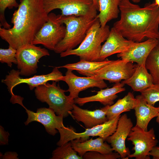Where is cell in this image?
Returning a JSON list of instances; mask_svg holds the SVG:
<instances>
[{
	"label": "cell",
	"mask_w": 159,
	"mask_h": 159,
	"mask_svg": "<svg viewBox=\"0 0 159 159\" xmlns=\"http://www.w3.org/2000/svg\"><path fill=\"white\" fill-rule=\"evenodd\" d=\"M119 8L120 18L113 27L123 37L137 42L159 39V6L155 2L140 7L130 0H121Z\"/></svg>",
	"instance_id": "6da1fadb"
},
{
	"label": "cell",
	"mask_w": 159,
	"mask_h": 159,
	"mask_svg": "<svg viewBox=\"0 0 159 159\" xmlns=\"http://www.w3.org/2000/svg\"><path fill=\"white\" fill-rule=\"evenodd\" d=\"M13 13L12 27H0V36L9 45L17 49L31 43L36 35L48 19L42 0H20Z\"/></svg>",
	"instance_id": "7a4b0ae2"
},
{
	"label": "cell",
	"mask_w": 159,
	"mask_h": 159,
	"mask_svg": "<svg viewBox=\"0 0 159 159\" xmlns=\"http://www.w3.org/2000/svg\"><path fill=\"white\" fill-rule=\"evenodd\" d=\"M97 10L95 9L87 14L81 16L59 15L61 22L66 26L65 36L56 46L54 51L60 54L74 49L85 39L90 27L97 18Z\"/></svg>",
	"instance_id": "3957f363"
},
{
	"label": "cell",
	"mask_w": 159,
	"mask_h": 159,
	"mask_svg": "<svg viewBox=\"0 0 159 159\" xmlns=\"http://www.w3.org/2000/svg\"><path fill=\"white\" fill-rule=\"evenodd\" d=\"M110 30V27L107 25L102 27L97 18L88 29L79 46L77 48L62 52L60 54V57L74 55L79 57L80 60L98 61L101 44L106 40Z\"/></svg>",
	"instance_id": "277c9868"
},
{
	"label": "cell",
	"mask_w": 159,
	"mask_h": 159,
	"mask_svg": "<svg viewBox=\"0 0 159 159\" xmlns=\"http://www.w3.org/2000/svg\"><path fill=\"white\" fill-rule=\"evenodd\" d=\"M57 82L53 81L52 84L47 82L37 87L34 90L35 95L39 101L46 103L56 115L65 118L70 115L74 99L66 95V90L61 88Z\"/></svg>",
	"instance_id": "5b68a950"
},
{
	"label": "cell",
	"mask_w": 159,
	"mask_h": 159,
	"mask_svg": "<svg viewBox=\"0 0 159 159\" xmlns=\"http://www.w3.org/2000/svg\"><path fill=\"white\" fill-rule=\"evenodd\" d=\"M58 69L57 67H55L49 74L35 75L29 78L21 77L20 76L19 70L13 69L9 72L5 79L1 80V82L7 86L8 91L11 96L10 102H13L19 97V96L14 95L13 92L14 88L17 85L25 83L29 86L30 90H32L37 87L44 84L49 81L57 82L63 81L64 76Z\"/></svg>",
	"instance_id": "8992f818"
},
{
	"label": "cell",
	"mask_w": 159,
	"mask_h": 159,
	"mask_svg": "<svg viewBox=\"0 0 159 159\" xmlns=\"http://www.w3.org/2000/svg\"><path fill=\"white\" fill-rule=\"evenodd\" d=\"M66 26L60 21L59 15L53 13L48 14V19L36 35L32 44H41L54 51L64 38Z\"/></svg>",
	"instance_id": "52a82bcc"
},
{
	"label": "cell",
	"mask_w": 159,
	"mask_h": 159,
	"mask_svg": "<svg viewBox=\"0 0 159 159\" xmlns=\"http://www.w3.org/2000/svg\"><path fill=\"white\" fill-rule=\"evenodd\" d=\"M120 115L114 119L108 120L104 123L89 128L81 133H77L72 127H65L58 130L60 135V138L57 144L61 146L63 144L78 138H80L82 141H85L90 136H98L102 138L106 141L107 139L116 130Z\"/></svg>",
	"instance_id": "ba28073f"
},
{
	"label": "cell",
	"mask_w": 159,
	"mask_h": 159,
	"mask_svg": "<svg viewBox=\"0 0 159 159\" xmlns=\"http://www.w3.org/2000/svg\"><path fill=\"white\" fill-rule=\"evenodd\" d=\"M49 55L46 49L32 43L26 44L17 49L16 57L17 67L20 75L27 76L36 73L39 59Z\"/></svg>",
	"instance_id": "9c48e42d"
},
{
	"label": "cell",
	"mask_w": 159,
	"mask_h": 159,
	"mask_svg": "<svg viewBox=\"0 0 159 159\" xmlns=\"http://www.w3.org/2000/svg\"><path fill=\"white\" fill-rule=\"evenodd\" d=\"M127 139L134 145V150L128 158L136 159H150V152L158 143L153 128L146 131L136 125L132 128Z\"/></svg>",
	"instance_id": "30bf717a"
},
{
	"label": "cell",
	"mask_w": 159,
	"mask_h": 159,
	"mask_svg": "<svg viewBox=\"0 0 159 159\" xmlns=\"http://www.w3.org/2000/svg\"><path fill=\"white\" fill-rule=\"evenodd\" d=\"M137 64L122 59L112 60L95 71L92 77L117 83L130 78L134 73Z\"/></svg>",
	"instance_id": "8fae6325"
},
{
	"label": "cell",
	"mask_w": 159,
	"mask_h": 159,
	"mask_svg": "<svg viewBox=\"0 0 159 159\" xmlns=\"http://www.w3.org/2000/svg\"><path fill=\"white\" fill-rule=\"evenodd\" d=\"M42 1L44 8L48 14L52 11L58 9L61 10L62 15L79 16L86 15L96 9L92 0Z\"/></svg>",
	"instance_id": "7c38bea8"
},
{
	"label": "cell",
	"mask_w": 159,
	"mask_h": 159,
	"mask_svg": "<svg viewBox=\"0 0 159 159\" xmlns=\"http://www.w3.org/2000/svg\"><path fill=\"white\" fill-rule=\"evenodd\" d=\"M133 127L131 119L127 114H124L120 117L115 132L106 140L110 144L113 151L118 153L122 159H128L131 154L129 148L126 146L125 140Z\"/></svg>",
	"instance_id": "4fadbf2b"
},
{
	"label": "cell",
	"mask_w": 159,
	"mask_h": 159,
	"mask_svg": "<svg viewBox=\"0 0 159 159\" xmlns=\"http://www.w3.org/2000/svg\"><path fill=\"white\" fill-rule=\"evenodd\" d=\"M28 118L24 123L28 125L31 122L36 121L44 126L46 131L49 134L54 136L57 132V130L65 127L62 115H56L54 111L49 108L42 107L37 109L36 112L29 110L24 106Z\"/></svg>",
	"instance_id": "5bb4252c"
},
{
	"label": "cell",
	"mask_w": 159,
	"mask_h": 159,
	"mask_svg": "<svg viewBox=\"0 0 159 159\" xmlns=\"http://www.w3.org/2000/svg\"><path fill=\"white\" fill-rule=\"evenodd\" d=\"M67 69L63 81L68 86L66 91L69 92V95L74 99L79 97L80 92L89 88L97 87L101 89L107 87L104 80L92 77H79L74 74L72 70Z\"/></svg>",
	"instance_id": "9a60e30c"
},
{
	"label": "cell",
	"mask_w": 159,
	"mask_h": 159,
	"mask_svg": "<svg viewBox=\"0 0 159 159\" xmlns=\"http://www.w3.org/2000/svg\"><path fill=\"white\" fill-rule=\"evenodd\" d=\"M158 39H148L140 42H134L126 51L117 54L118 57L128 62H135L145 66L146 59L150 52L157 45Z\"/></svg>",
	"instance_id": "2e32d148"
},
{
	"label": "cell",
	"mask_w": 159,
	"mask_h": 159,
	"mask_svg": "<svg viewBox=\"0 0 159 159\" xmlns=\"http://www.w3.org/2000/svg\"><path fill=\"white\" fill-rule=\"evenodd\" d=\"M134 42L124 37L113 27L102 46L98 61L104 60L112 55L125 52Z\"/></svg>",
	"instance_id": "e0dca14e"
},
{
	"label": "cell",
	"mask_w": 159,
	"mask_h": 159,
	"mask_svg": "<svg viewBox=\"0 0 159 159\" xmlns=\"http://www.w3.org/2000/svg\"><path fill=\"white\" fill-rule=\"evenodd\" d=\"M109 106L90 110L82 109L74 103L70 115L77 122L83 123L86 128H91L108 121L106 114Z\"/></svg>",
	"instance_id": "ac0fdd59"
},
{
	"label": "cell",
	"mask_w": 159,
	"mask_h": 159,
	"mask_svg": "<svg viewBox=\"0 0 159 159\" xmlns=\"http://www.w3.org/2000/svg\"><path fill=\"white\" fill-rule=\"evenodd\" d=\"M124 84L120 82L115 83L112 87L95 91L97 94L93 96L79 97L74 99V103L80 106L85 104L92 102H98L105 106H110L114 103V100L118 96L117 94L125 90Z\"/></svg>",
	"instance_id": "d6986e66"
},
{
	"label": "cell",
	"mask_w": 159,
	"mask_h": 159,
	"mask_svg": "<svg viewBox=\"0 0 159 159\" xmlns=\"http://www.w3.org/2000/svg\"><path fill=\"white\" fill-rule=\"evenodd\" d=\"M135 98L137 102L134 110L136 119V125L147 131L150 121L158 115L159 107L148 104L141 95H138Z\"/></svg>",
	"instance_id": "ffe728a7"
},
{
	"label": "cell",
	"mask_w": 159,
	"mask_h": 159,
	"mask_svg": "<svg viewBox=\"0 0 159 159\" xmlns=\"http://www.w3.org/2000/svg\"><path fill=\"white\" fill-rule=\"evenodd\" d=\"M70 141L73 149L82 157L89 151H97L107 154L112 153L113 151L111 146L100 137L95 139L91 138L84 141L78 138Z\"/></svg>",
	"instance_id": "44dd1931"
},
{
	"label": "cell",
	"mask_w": 159,
	"mask_h": 159,
	"mask_svg": "<svg viewBox=\"0 0 159 159\" xmlns=\"http://www.w3.org/2000/svg\"><path fill=\"white\" fill-rule=\"evenodd\" d=\"M121 83L130 86L134 91L140 92L153 84L152 76L145 67L137 64L131 76Z\"/></svg>",
	"instance_id": "7402d4cb"
},
{
	"label": "cell",
	"mask_w": 159,
	"mask_h": 159,
	"mask_svg": "<svg viewBox=\"0 0 159 159\" xmlns=\"http://www.w3.org/2000/svg\"><path fill=\"white\" fill-rule=\"evenodd\" d=\"M112 60L105 59L102 61H91L80 60L77 62L68 64L57 67L76 70L79 73L87 77H92L95 71L110 62Z\"/></svg>",
	"instance_id": "603a6c76"
},
{
	"label": "cell",
	"mask_w": 159,
	"mask_h": 159,
	"mask_svg": "<svg viewBox=\"0 0 159 159\" xmlns=\"http://www.w3.org/2000/svg\"><path fill=\"white\" fill-rule=\"evenodd\" d=\"M121 0H99V13L97 15L102 27L107 22L117 18L120 12L119 5Z\"/></svg>",
	"instance_id": "cb8c5ba5"
},
{
	"label": "cell",
	"mask_w": 159,
	"mask_h": 159,
	"mask_svg": "<svg viewBox=\"0 0 159 159\" xmlns=\"http://www.w3.org/2000/svg\"><path fill=\"white\" fill-rule=\"evenodd\" d=\"M137 102V99L133 94L129 92L124 97L118 99L115 104L109 106L106 114L108 120L114 119L123 112L134 109Z\"/></svg>",
	"instance_id": "d4e9b609"
},
{
	"label": "cell",
	"mask_w": 159,
	"mask_h": 159,
	"mask_svg": "<svg viewBox=\"0 0 159 159\" xmlns=\"http://www.w3.org/2000/svg\"><path fill=\"white\" fill-rule=\"evenodd\" d=\"M145 67L152 76L153 84L159 87V39L148 55Z\"/></svg>",
	"instance_id": "484cf974"
},
{
	"label": "cell",
	"mask_w": 159,
	"mask_h": 159,
	"mask_svg": "<svg viewBox=\"0 0 159 159\" xmlns=\"http://www.w3.org/2000/svg\"><path fill=\"white\" fill-rule=\"evenodd\" d=\"M72 147L71 141L59 146L52 153L51 159H82Z\"/></svg>",
	"instance_id": "4316f807"
},
{
	"label": "cell",
	"mask_w": 159,
	"mask_h": 159,
	"mask_svg": "<svg viewBox=\"0 0 159 159\" xmlns=\"http://www.w3.org/2000/svg\"><path fill=\"white\" fill-rule=\"evenodd\" d=\"M19 4L16 0H0V27L3 26L6 29H9L11 26L5 19L4 12L7 8L12 9L18 7Z\"/></svg>",
	"instance_id": "83f0119b"
},
{
	"label": "cell",
	"mask_w": 159,
	"mask_h": 159,
	"mask_svg": "<svg viewBox=\"0 0 159 159\" xmlns=\"http://www.w3.org/2000/svg\"><path fill=\"white\" fill-rule=\"evenodd\" d=\"M17 49L9 45L7 49H0V62L2 63H6L11 67L12 63L17 64L16 57Z\"/></svg>",
	"instance_id": "f1b7e54d"
},
{
	"label": "cell",
	"mask_w": 159,
	"mask_h": 159,
	"mask_svg": "<svg viewBox=\"0 0 159 159\" xmlns=\"http://www.w3.org/2000/svg\"><path fill=\"white\" fill-rule=\"evenodd\" d=\"M141 95L149 105L154 106L159 101V87L154 84L141 92Z\"/></svg>",
	"instance_id": "f546056e"
},
{
	"label": "cell",
	"mask_w": 159,
	"mask_h": 159,
	"mask_svg": "<svg viewBox=\"0 0 159 159\" xmlns=\"http://www.w3.org/2000/svg\"><path fill=\"white\" fill-rule=\"evenodd\" d=\"M82 158L84 159H116L121 158V156L116 152L105 154L97 151H91L85 153Z\"/></svg>",
	"instance_id": "4dcf8cb0"
},
{
	"label": "cell",
	"mask_w": 159,
	"mask_h": 159,
	"mask_svg": "<svg viewBox=\"0 0 159 159\" xmlns=\"http://www.w3.org/2000/svg\"><path fill=\"white\" fill-rule=\"evenodd\" d=\"M9 132L5 130L4 128L0 126V145H7L9 142Z\"/></svg>",
	"instance_id": "1f68e13d"
},
{
	"label": "cell",
	"mask_w": 159,
	"mask_h": 159,
	"mask_svg": "<svg viewBox=\"0 0 159 159\" xmlns=\"http://www.w3.org/2000/svg\"><path fill=\"white\" fill-rule=\"evenodd\" d=\"M0 159H18V154L14 152H7L5 153L3 155L1 153Z\"/></svg>",
	"instance_id": "d6a6232c"
},
{
	"label": "cell",
	"mask_w": 159,
	"mask_h": 159,
	"mask_svg": "<svg viewBox=\"0 0 159 159\" xmlns=\"http://www.w3.org/2000/svg\"><path fill=\"white\" fill-rule=\"evenodd\" d=\"M153 159H159V146H155L149 153Z\"/></svg>",
	"instance_id": "836d02e7"
},
{
	"label": "cell",
	"mask_w": 159,
	"mask_h": 159,
	"mask_svg": "<svg viewBox=\"0 0 159 159\" xmlns=\"http://www.w3.org/2000/svg\"><path fill=\"white\" fill-rule=\"evenodd\" d=\"M94 5L97 11L99 10V0H92Z\"/></svg>",
	"instance_id": "e575fe53"
},
{
	"label": "cell",
	"mask_w": 159,
	"mask_h": 159,
	"mask_svg": "<svg viewBox=\"0 0 159 159\" xmlns=\"http://www.w3.org/2000/svg\"><path fill=\"white\" fill-rule=\"evenodd\" d=\"M158 107H159V106ZM156 122L159 125V112L158 113V115L156 117Z\"/></svg>",
	"instance_id": "d590c367"
},
{
	"label": "cell",
	"mask_w": 159,
	"mask_h": 159,
	"mask_svg": "<svg viewBox=\"0 0 159 159\" xmlns=\"http://www.w3.org/2000/svg\"><path fill=\"white\" fill-rule=\"evenodd\" d=\"M130 1L135 3H138L140 2L141 0H130Z\"/></svg>",
	"instance_id": "8d00e7d4"
},
{
	"label": "cell",
	"mask_w": 159,
	"mask_h": 159,
	"mask_svg": "<svg viewBox=\"0 0 159 159\" xmlns=\"http://www.w3.org/2000/svg\"><path fill=\"white\" fill-rule=\"evenodd\" d=\"M155 3L157 5L159 6V0H155Z\"/></svg>",
	"instance_id": "74e56055"
}]
</instances>
